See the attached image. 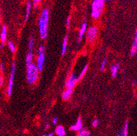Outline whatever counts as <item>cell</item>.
<instances>
[{
	"label": "cell",
	"instance_id": "f1b7e54d",
	"mask_svg": "<svg viewBox=\"0 0 137 136\" xmlns=\"http://www.w3.org/2000/svg\"><path fill=\"white\" fill-rule=\"evenodd\" d=\"M32 1L34 2V3H35V4H38V3L41 1V0H32Z\"/></svg>",
	"mask_w": 137,
	"mask_h": 136
},
{
	"label": "cell",
	"instance_id": "836d02e7",
	"mask_svg": "<svg viewBox=\"0 0 137 136\" xmlns=\"http://www.w3.org/2000/svg\"><path fill=\"white\" fill-rule=\"evenodd\" d=\"M49 127V124H47V125H46V128H47V129H48V128Z\"/></svg>",
	"mask_w": 137,
	"mask_h": 136
},
{
	"label": "cell",
	"instance_id": "e575fe53",
	"mask_svg": "<svg viewBox=\"0 0 137 136\" xmlns=\"http://www.w3.org/2000/svg\"><path fill=\"white\" fill-rule=\"evenodd\" d=\"M106 1H108L109 2H112V0H106Z\"/></svg>",
	"mask_w": 137,
	"mask_h": 136
},
{
	"label": "cell",
	"instance_id": "8fae6325",
	"mask_svg": "<svg viewBox=\"0 0 137 136\" xmlns=\"http://www.w3.org/2000/svg\"><path fill=\"white\" fill-rule=\"evenodd\" d=\"M0 37H1V40L2 42H5L7 38V27L6 25H3L2 28V32H1V34H0Z\"/></svg>",
	"mask_w": 137,
	"mask_h": 136
},
{
	"label": "cell",
	"instance_id": "1f68e13d",
	"mask_svg": "<svg viewBox=\"0 0 137 136\" xmlns=\"http://www.w3.org/2000/svg\"><path fill=\"white\" fill-rule=\"evenodd\" d=\"M3 46H4V43H3V42H1V44H0V47H1V48H3Z\"/></svg>",
	"mask_w": 137,
	"mask_h": 136
},
{
	"label": "cell",
	"instance_id": "ba28073f",
	"mask_svg": "<svg viewBox=\"0 0 137 136\" xmlns=\"http://www.w3.org/2000/svg\"><path fill=\"white\" fill-rule=\"evenodd\" d=\"M137 51V30L134 32V40L132 44V49H131V56H134Z\"/></svg>",
	"mask_w": 137,
	"mask_h": 136
},
{
	"label": "cell",
	"instance_id": "6da1fadb",
	"mask_svg": "<svg viewBox=\"0 0 137 136\" xmlns=\"http://www.w3.org/2000/svg\"><path fill=\"white\" fill-rule=\"evenodd\" d=\"M49 20V10L45 8L42 11L39 18V31H40V38L42 39H46L48 33V25Z\"/></svg>",
	"mask_w": 137,
	"mask_h": 136
},
{
	"label": "cell",
	"instance_id": "44dd1931",
	"mask_svg": "<svg viewBox=\"0 0 137 136\" xmlns=\"http://www.w3.org/2000/svg\"><path fill=\"white\" fill-rule=\"evenodd\" d=\"M128 121H126L124 128V136H128Z\"/></svg>",
	"mask_w": 137,
	"mask_h": 136
},
{
	"label": "cell",
	"instance_id": "f546056e",
	"mask_svg": "<svg viewBox=\"0 0 137 136\" xmlns=\"http://www.w3.org/2000/svg\"><path fill=\"white\" fill-rule=\"evenodd\" d=\"M85 136H91V133L89 131H86L85 134Z\"/></svg>",
	"mask_w": 137,
	"mask_h": 136
},
{
	"label": "cell",
	"instance_id": "ffe728a7",
	"mask_svg": "<svg viewBox=\"0 0 137 136\" xmlns=\"http://www.w3.org/2000/svg\"><path fill=\"white\" fill-rule=\"evenodd\" d=\"M8 46L9 48H10V50L12 52V53H14L16 50V48H15V46L13 42L12 41H8Z\"/></svg>",
	"mask_w": 137,
	"mask_h": 136
},
{
	"label": "cell",
	"instance_id": "cb8c5ba5",
	"mask_svg": "<svg viewBox=\"0 0 137 136\" xmlns=\"http://www.w3.org/2000/svg\"><path fill=\"white\" fill-rule=\"evenodd\" d=\"M98 124V120L97 118H95L93 121V122H92V126L94 127H97Z\"/></svg>",
	"mask_w": 137,
	"mask_h": 136
},
{
	"label": "cell",
	"instance_id": "5b68a950",
	"mask_svg": "<svg viewBox=\"0 0 137 136\" xmlns=\"http://www.w3.org/2000/svg\"><path fill=\"white\" fill-rule=\"evenodd\" d=\"M16 71V64L14 63H12V68H11V73H10V78H9L8 85V89H7V94L8 96H10L12 94V87L14 85V78Z\"/></svg>",
	"mask_w": 137,
	"mask_h": 136
},
{
	"label": "cell",
	"instance_id": "d4e9b609",
	"mask_svg": "<svg viewBox=\"0 0 137 136\" xmlns=\"http://www.w3.org/2000/svg\"><path fill=\"white\" fill-rule=\"evenodd\" d=\"M70 20H71V18H70V17H68L67 20H66V26H67V28H68V29L69 27H70Z\"/></svg>",
	"mask_w": 137,
	"mask_h": 136
},
{
	"label": "cell",
	"instance_id": "30bf717a",
	"mask_svg": "<svg viewBox=\"0 0 137 136\" xmlns=\"http://www.w3.org/2000/svg\"><path fill=\"white\" fill-rule=\"evenodd\" d=\"M87 24L86 23H84L82 25L80 29V31H79V41H80V40H82L84 34L87 31Z\"/></svg>",
	"mask_w": 137,
	"mask_h": 136
},
{
	"label": "cell",
	"instance_id": "4fadbf2b",
	"mask_svg": "<svg viewBox=\"0 0 137 136\" xmlns=\"http://www.w3.org/2000/svg\"><path fill=\"white\" fill-rule=\"evenodd\" d=\"M55 133L58 136H64L65 135V130L64 128V127L57 126L55 129Z\"/></svg>",
	"mask_w": 137,
	"mask_h": 136
},
{
	"label": "cell",
	"instance_id": "9a60e30c",
	"mask_svg": "<svg viewBox=\"0 0 137 136\" xmlns=\"http://www.w3.org/2000/svg\"><path fill=\"white\" fill-rule=\"evenodd\" d=\"M72 90L71 89H68L66 88L65 91L63 92L62 93V99L64 100H68L70 99V96L72 95Z\"/></svg>",
	"mask_w": 137,
	"mask_h": 136
},
{
	"label": "cell",
	"instance_id": "4dcf8cb0",
	"mask_svg": "<svg viewBox=\"0 0 137 136\" xmlns=\"http://www.w3.org/2000/svg\"><path fill=\"white\" fill-rule=\"evenodd\" d=\"M0 69H1V72H3V64H1V65H0Z\"/></svg>",
	"mask_w": 137,
	"mask_h": 136
},
{
	"label": "cell",
	"instance_id": "484cf974",
	"mask_svg": "<svg viewBox=\"0 0 137 136\" xmlns=\"http://www.w3.org/2000/svg\"><path fill=\"white\" fill-rule=\"evenodd\" d=\"M57 122H58V118H57V117H55V118L53 119V123L54 124H56L57 123Z\"/></svg>",
	"mask_w": 137,
	"mask_h": 136
},
{
	"label": "cell",
	"instance_id": "d6986e66",
	"mask_svg": "<svg viewBox=\"0 0 137 136\" xmlns=\"http://www.w3.org/2000/svg\"><path fill=\"white\" fill-rule=\"evenodd\" d=\"M34 40L33 38H30L29 40V44H28V47L29 50H32L33 48H34Z\"/></svg>",
	"mask_w": 137,
	"mask_h": 136
},
{
	"label": "cell",
	"instance_id": "52a82bcc",
	"mask_svg": "<svg viewBox=\"0 0 137 136\" xmlns=\"http://www.w3.org/2000/svg\"><path fill=\"white\" fill-rule=\"evenodd\" d=\"M78 81H79V80H78V79L77 78V77L75 76V75L74 74H72L69 77L67 81H66V82H65L66 88L72 90Z\"/></svg>",
	"mask_w": 137,
	"mask_h": 136
},
{
	"label": "cell",
	"instance_id": "9c48e42d",
	"mask_svg": "<svg viewBox=\"0 0 137 136\" xmlns=\"http://www.w3.org/2000/svg\"><path fill=\"white\" fill-rule=\"evenodd\" d=\"M81 128H82V119L80 117H79L76 124L72 125L70 127V129L73 130V131H79Z\"/></svg>",
	"mask_w": 137,
	"mask_h": 136
},
{
	"label": "cell",
	"instance_id": "5bb4252c",
	"mask_svg": "<svg viewBox=\"0 0 137 136\" xmlns=\"http://www.w3.org/2000/svg\"><path fill=\"white\" fill-rule=\"evenodd\" d=\"M119 64L118 63H115V65H112L111 67V72H112V77L113 78H115L116 77L117 74V72H118V70H119Z\"/></svg>",
	"mask_w": 137,
	"mask_h": 136
},
{
	"label": "cell",
	"instance_id": "d6a6232c",
	"mask_svg": "<svg viewBox=\"0 0 137 136\" xmlns=\"http://www.w3.org/2000/svg\"><path fill=\"white\" fill-rule=\"evenodd\" d=\"M46 136H53V133H49V134H48V135H46Z\"/></svg>",
	"mask_w": 137,
	"mask_h": 136
},
{
	"label": "cell",
	"instance_id": "ac0fdd59",
	"mask_svg": "<svg viewBox=\"0 0 137 136\" xmlns=\"http://www.w3.org/2000/svg\"><path fill=\"white\" fill-rule=\"evenodd\" d=\"M87 68H88V65H86L84 67V68L83 69L82 71H81V73L79 74V77L77 78V79H78V80H81V79L83 78V77L85 76V74L86 72H87Z\"/></svg>",
	"mask_w": 137,
	"mask_h": 136
},
{
	"label": "cell",
	"instance_id": "7402d4cb",
	"mask_svg": "<svg viewBox=\"0 0 137 136\" xmlns=\"http://www.w3.org/2000/svg\"><path fill=\"white\" fill-rule=\"evenodd\" d=\"M106 62H107V58H106V57H105V58L104 59L103 61H102V63H101L100 70H103L105 68L106 64Z\"/></svg>",
	"mask_w": 137,
	"mask_h": 136
},
{
	"label": "cell",
	"instance_id": "e0dca14e",
	"mask_svg": "<svg viewBox=\"0 0 137 136\" xmlns=\"http://www.w3.org/2000/svg\"><path fill=\"white\" fill-rule=\"evenodd\" d=\"M32 60H33V54L32 53L29 52L27 55L26 60H25V63H26V67L30 65L32 63Z\"/></svg>",
	"mask_w": 137,
	"mask_h": 136
},
{
	"label": "cell",
	"instance_id": "277c9868",
	"mask_svg": "<svg viewBox=\"0 0 137 136\" xmlns=\"http://www.w3.org/2000/svg\"><path fill=\"white\" fill-rule=\"evenodd\" d=\"M45 60V55H44V46H40L38 49V56L37 60V68L38 71H41L43 70L44 63Z\"/></svg>",
	"mask_w": 137,
	"mask_h": 136
},
{
	"label": "cell",
	"instance_id": "603a6c76",
	"mask_svg": "<svg viewBox=\"0 0 137 136\" xmlns=\"http://www.w3.org/2000/svg\"><path fill=\"white\" fill-rule=\"evenodd\" d=\"M85 133H86L85 129H84V128H81V129L79 130V134H78V135L77 136H85Z\"/></svg>",
	"mask_w": 137,
	"mask_h": 136
},
{
	"label": "cell",
	"instance_id": "7c38bea8",
	"mask_svg": "<svg viewBox=\"0 0 137 136\" xmlns=\"http://www.w3.org/2000/svg\"><path fill=\"white\" fill-rule=\"evenodd\" d=\"M32 2L30 1H27L26 3V14H25V20H28L29 15H30L31 10H32Z\"/></svg>",
	"mask_w": 137,
	"mask_h": 136
},
{
	"label": "cell",
	"instance_id": "83f0119b",
	"mask_svg": "<svg viewBox=\"0 0 137 136\" xmlns=\"http://www.w3.org/2000/svg\"><path fill=\"white\" fill-rule=\"evenodd\" d=\"M3 77H0V86H2L3 85Z\"/></svg>",
	"mask_w": 137,
	"mask_h": 136
},
{
	"label": "cell",
	"instance_id": "4316f807",
	"mask_svg": "<svg viewBox=\"0 0 137 136\" xmlns=\"http://www.w3.org/2000/svg\"><path fill=\"white\" fill-rule=\"evenodd\" d=\"M118 136H124V129H121Z\"/></svg>",
	"mask_w": 137,
	"mask_h": 136
},
{
	"label": "cell",
	"instance_id": "3957f363",
	"mask_svg": "<svg viewBox=\"0 0 137 136\" xmlns=\"http://www.w3.org/2000/svg\"><path fill=\"white\" fill-rule=\"evenodd\" d=\"M27 80L29 83L33 84L36 81L38 74V70L34 63H32L27 67Z\"/></svg>",
	"mask_w": 137,
	"mask_h": 136
},
{
	"label": "cell",
	"instance_id": "8992f818",
	"mask_svg": "<svg viewBox=\"0 0 137 136\" xmlns=\"http://www.w3.org/2000/svg\"><path fill=\"white\" fill-rule=\"evenodd\" d=\"M98 35V29L95 27H92L87 30V40L89 43H92L95 41Z\"/></svg>",
	"mask_w": 137,
	"mask_h": 136
},
{
	"label": "cell",
	"instance_id": "2e32d148",
	"mask_svg": "<svg viewBox=\"0 0 137 136\" xmlns=\"http://www.w3.org/2000/svg\"><path fill=\"white\" fill-rule=\"evenodd\" d=\"M68 38L67 36H65L63 40V44H62V55H64L66 52V49H67L68 46Z\"/></svg>",
	"mask_w": 137,
	"mask_h": 136
},
{
	"label": "cell",
	"instance_id": "d590c367",
	"mask_svg": "<svg viewBox=\"0 0 137 136\" xmlns=\"http://www.w3.org/2000/svg\"><path fill=\"white\" fill-rule=\"evenodd\" d=\"M42 136H46V135H42Z\"/></svg>",
	"mask_w": 137,
	"mask_h": 136
},
{
	"label": "cell",
	"instance_id": "7a4b0ae2",
	"mask_svg": "<svg viewBox=\"0 0 137 136\" xmlns=\"http://www.w3.org/2000/svg\"><path fill=\"white\" fill-rule=\"evenodd\" d=\"M106 0H94L92 3V17L95 19L100 17L103 12Z\"/></svg>",
	"mask_w": 137,
	"mask_h": 136
}]
</instances>
